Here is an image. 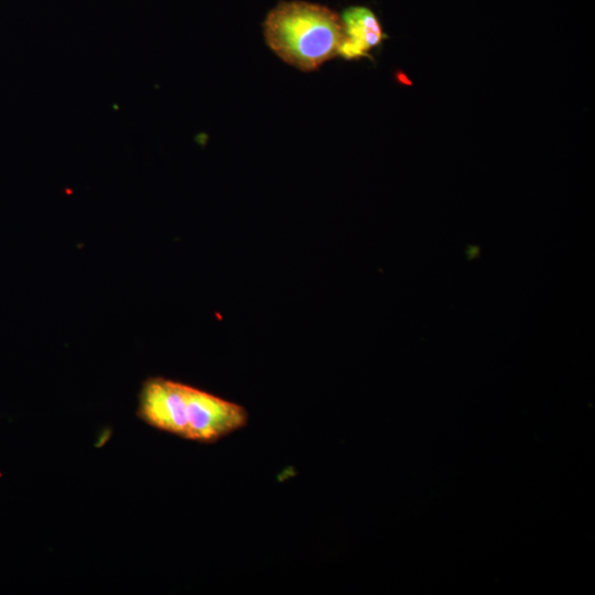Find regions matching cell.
Segmentation results:
<instances>
[{
  "mask_svg": "<svg viewBox=\"0 0 595 595\" xmlns=\"http://www.w3.org/2000/svg\"><path fill=\"white\" fill-rule=\"evenodd\" d=\"M268 46L285 63L304 72L338 55L344 41L342 18L329 8L306 1H281L266 17Z\"/></svg>",
  "mask_w": 595,
  "mask_h": 595,
  "instance_id": "6da1fadb",
  "label": "cell"
},
{
  "mask_svg": "<svg viewBox=\"0 0 595 595\" xmlns=\"http://www.w3.org/2000/svg\"><path fill=\"white\" fill-rule=\"evenodd\" d=\"M185 416L186 440L205 443L216 442L248 422V413L241 405L188 385L185 388Z\"/></svg>",
  "mask_w": 595,
  "mask_h": 595,
  "instance_id": "7a4b0ae2",
  "label": "cell"
},
{
  "mask_svg": "<svg viewBox=\"0 0 595 595\" xmlns=\"http://www.w3.org/2000/svg\"><path fill=\"white\" fill-rule=\"evenodd\" d=\"M185 388V383L171 379L149 378L140 391L139 418L158 430L186 439Z\"/></svg>",
  "mask_w": 595,
  "mask_h": 595,
  "instance_id": "3957f363",
  "label": "cell"
},
{
  "mask_svg": "<svg viewBox=\"0 0 595 595\" xmlns=\"http://www.w3.org/2000/svg\"><path fill=\"white\" fill-rule=\"evenodd\" d=\"M345 37L338 55L346 60L366 56L386 35L375 13L365 7H350L342 14Z\"/></svg>",
  "mask_w": 595,
  "mask_h": 595,
  "instance_id": "277c9868",
  "label": "cell"
}]
</instances>
